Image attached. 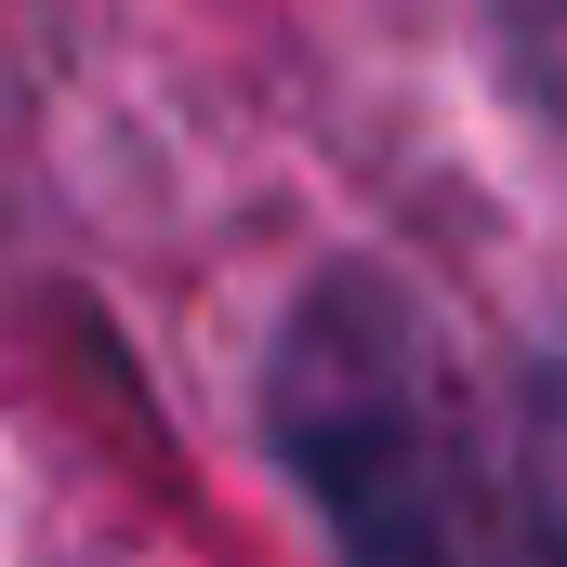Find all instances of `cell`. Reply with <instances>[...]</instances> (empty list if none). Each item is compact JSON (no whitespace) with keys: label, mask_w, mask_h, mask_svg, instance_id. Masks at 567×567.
Segmentation results:
<instances>
[{"label":"cell","mask_w":567,"mask_h":567,"mask_svg":"<svg viewBox=\"0 0 567 567\" xmlns=\"http://www.w3.org/2000/svg\"><path fill=\"white\" fill-rule=\"evenodd\" d=\"M13 567H185L120 488H80L53 449L13 462Z\"/></svg>","instance_id":"cell-1"}]
</instances>
